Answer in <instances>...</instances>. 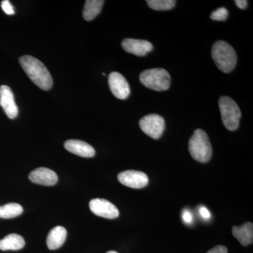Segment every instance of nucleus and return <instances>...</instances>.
<instances>
[{
  "label": "nucleus",
  "mask_w": 253,
  "mask_h": 253,
  "mask_svg": "<svg viewBox=\"0 0 253 253\" xmlns=\"http://www.w3.org/2000/svg\"><path fill=\"white\" fill-rule=\"evenodd\" d=\"M19 62L28 78L38 87L45 91L51 89L53 85L52 78L47 68L40 60L26 55L20 58Z\"/></svg>",
  "instance_id": "nucleus-1"
},
{
  "label": "nucleus",
  "mask_w": 253,
  "mask_h": 253,
  "mask_svg": "<svg viewBox=\"0 0 253 253\" xmlns=\"http://www.w3.org/2000/svg\"><path fill=\"white\" fill-rule=\"evenodd\" d=\"M212 59L221 72H231L236 67L237 56L235 50L224 41H217L212 47Z\"/></svg>",
  "instance_id": "nucleus-2"
},
{
  "label": "nucleus",
  "mask_w": 253,
  "mask_h": 253,
  "mask_svg": "<svg viewBox=\"0 0 253 253\" xmlns=\"http://www.w3.org/2000/svg\"><path fill=\"white\" fill-rule=\"evenodd\" d=\"M190 154L198 162L207 163L212 157V149L207 133L201 129H197L190 138L189 141Z\"/></svg>",
  "instance_id": "nucleus-3"
},
{
  "label": "nucleus",
  "mask_w": 253,
  "mask_h": 253,
  "mask_svg": "<svg viewBox=\"0 0 253 253\" xmlns=\"http://www.w3.org/2000/svg\"><path fill=\"white\" fill-rule=\"evenodd\" d=\"M139 79L145 86L155 91H166L170 86V76L163 68L146 70L141 73Z\"/></svg>",
  "instance_id": "nucleus-4"
},
{
  "label": "nucleus",
  "mask_w": 253,
  "mask_h": 253,
  "mask_svg": "<svg viewBox=\"0 0 253 253\" xmlns=\"http://www.w3.org/2000/svg\"><path fill=\"white\" fill-rule=\"evenodd\" d=\"M219 107L221 120L226 129L234 131L239 128L241 113L239 106L229 96H221Z\"/></svg>",
  "instance_id": "nucleus-5"
},
{
  "label": "nucleus",
  "mask_w": 253,
  "mask_h": 253,
  "mask_svg": "<svg viewBox=\"0 0 253 253\" xmlns=\"http://www.w3.org/2000/svg\"><path fill=\"white\" fill-rule=\"evenodd\" d=\"M139 126L146 135L158 139L161 138L166 128L164 118L158 114H150L141 118Z\"/></svg>",
  "instance_id": "nucleus-6"
},
{
  "label": "nucleus",
  "mask_w": 253,
  "mask_h": 253,
  "mask_svg": "<svg viewBox=\"0 0 253 253\" xmlns=\"http://www.w3.org/2000/svg\"><path fill=\"white\" fill-rule=\"evenodd\" d=\"M118 179L123 185L132 189H141L149 184V177L140 171H124L118 174Z\"/></svg>",
  "instance_id": "nucleus-7"
},
{
  "label": "nucleus",
  "mask_w": 253,
  "mask_h": 253,
  "mask_svg": "<svg viewBox=\"0 0 253 253\" xmlns=\"http://www.w3.org/2000/svg\"><path fill=\"white\" fill-rule=\"evenodd\" d=\"M91 212L99 217L115 219L119 216V211L116 206L107 200L95 199L89 202Z\"/></svg>",
  "instance_id": "nucleus-8"
},
{
  "label": "nucleus",
  "mask_w": 253,
  "mask_h": 253,
  "mask_svg": "<svg viewBox=\"0 0 253 253\" xmlns=\"http://www.w3.org/2000/svg\"><path fill=\"white\" fill-rule=\"evenodd\" d=\"M110 89L119 99H126L130 94V88L126 78L121 73L113 72L109 76Z\"/></svg>",
  "instance_id": "nucleus-9"
},
{
  "label": "nucleus",
  "mask_w": 253,
  "mask_h": 253,
  "mask_svg": "<svg viewBox=\"0 0 253 253\" xmlns=\"http://www.w3.org/2000/svg\"><path fill=\"white\" fill-rule=\"evenodd\" d=\"M0 106L4 109L5 113L10 119H14L17 116V105L15 102L12 91L8 86H0Z\"/></svg>",
  "instance_id": "nucleus-10"
},
{
  "label": "nucleus",
  "mask_w": 253,
  "mask_h": 253,
  "mask_svg": "<svg viewBox=\"0 0 253 253\" xmlns=\"http://www.w3.org/2000/svg\"><path fill=\"white\" fill-rule=\"evenodd\" d=\"M121 44L123 49L126 52L138 56H146L148 53L151 52L154 48L153 44L149 42L131 38L124 40Z\"/></svg>",
  "instance_id": "nucleus-11"
},
{
  "label": "nucleus",
  "mask_w": 253,
  "mask_h": 253,
  "mask_svg": "<svg viewBox=\"0 0 253 253\" xmlns=\"http://www.w3.org/2000/svg\"><path fill=\"white\" fill-rule=\"evenodd\" d=\"M29 179L35 184L44 186H53L58 181L56 172L49 168H39L32 171Z\"/></svg>",
  "instance_id": "nucleus-12"
},
{
  "label": "nucleus",
  "mask_w": 253,
  "mask_h": 253,
  "mask_svg": "<svg viewBox=\"0 0 253 253\" xmlns=\"http://www.w3.org/2000/svg\"><path fill=\"white\" fill-rule=\"evenodd\" d=\"M64 147L69 152L81 157L91 158L95 155V150L91 145L78 139L66 141Z\"/></svg>",
  "instance_id": "nucleus-13"
},
{
  "label": "nucleus",
  "mask_w": 253,
  "mask_h": 253,
  "mask_svg": "<svg viewBox=\"0 0 253 253\" xmlns=\"http://www.w3.org/2000/svg\"><path fill=\"white\" fill-rule=\"evenodd\" d=\"M233 236L244 246L253 244V224L252 222H246L240 226L232 228Z\"/></svg>",
  "instance_id": "nucleus-14"
},
{
  "label": "nucleus",
  "mask_w": 253,
  "mask_h": 253,
  "mask_svg": "<svg viewBox=\"0 0 253 253\" xmlns=\"http://www.w3.org/2000/svg\"><path fill=\"white\" fill-rule=\"evenodd\" d=\"M67 236V231L63 226H57L53 228L46 239V244L49 250H56L64 244Z\"/></svg>",
  "instance_id": "nucleus-15"
},
{
  "label": "nucleus",
  "mask_w": 253,
  "mask_h": 253,
  "mask_svg": "<svg viewBox=\"0 0 253 253\" xmlns=\"http://www.w3.org/2000/svg\"><path fill=\"white\" fill-rule=\"evenodd\" d=\"M26 242L22 236L11 234L0 240V250L1 251H18L22 249Z\"/></svg>",
  "instance_id": "nucleus-16"
},
{
  "label": "nucleus",
  "mask_w": 253,
  "mask_h": 253,
  "mask_svg": "<svg viewBox=\"0 0 253 253\" xmlns=\"http://www.w3.org/2000/svg\"><path fill=\"white\" fill-rule=\"evenodd\" d=\"M104 4L102 0H87L83 9V17L88 21L94 19L101 12Z\"/></svg>",
  "instance_id": "nucleus-17"
},
{
  "label": "nucleus",
  "mask_w": 253,
  "mask_h": 253,
  "mask_svg": "<svg viewBox=\"0 0 253 253\" xmlns=\"http://www.w3.org/2000/svg\"><path fill=\"white\" fill-rule=\"evenodd\" d=\"M23 211V207L21 205L11 203L5 206H0V218L9 219L18 217L22 214Z\"/></svg>",
  "instance_id": "nucleus-18"
},
{
  "label": "nucleus",
  "mask_w": 253,
  "mask_h": 253,
  "mask_svg": "<svg viewBox=\"0 0 253 253\" xmlns=\"http://www.w3.org/2000/svg\"><path fill=\"white\" fill-rule=\"evenodd\" d=\"M151 9L156 11H166L172 9L176 4L174 0H148L146 1Z\"/></svg>",
  "instance_id": "nucleus-19"
},
{
  "label": "nucleus",
  "mask_w": 253,
  "mask_h": 253,
  "mask_svg": "<svg viewBox=\"0 0 253 253\" xmlns=\"http://www.w3.org/2000/svg\"><path fill=\"white\" fill-rule=\"evenodd\" d=\"M229 11L224 7L219 8L212 11L211 15V19L214 21H224L227 19Z\"/></svg>",
  "instance_id": "nucleus-20"
},
{
  "label": "nucleus",
  "mask_w": 253,
  "mask_h": 253,
  "mask_svg": "<svg viewBox=\"0 0 253 253\" xmlns=\"http://www.w3.org/2000/svg\"><path fill=\"white\" fill-rule=\"evenodd\" d=\"M1 6L3 11L6 14L12 15L14 14V7H13L9 0H4V1H1Z\"/></svg>",
  "instance_id": "nucleus-21"
},
{
  "label": "nucleus",
  "mask_w": 253,
  "mask_h": 253,
  "mask_svg": "<svg viewBox=\"0 0 253 253\" xmlns=\"http://www.w3.org/2000/svg\"><path fill=\"white\" fill-rule=\"evenodd\" d=\"M182 219L186 224H191L193 221V214L189 211H184L182 213Z\"/></svg>",
  "instance_id": "nucleus-22"
},
{
  "label": "nucleus",
  "mask_w": 253,
  "mask_h": 253,
  "mask_svg": "<svg viewBox=\"0 0 253 253\" xmlns=\"http://www.w3.org/2000/svg\"><path fill=\"white\" fill-rule=\"evenodd\" d=\"M207 253H228V250L225 246H217L210 250Z\"/></svg>",
  "instance_id": "nucleus-23"
},
{
  "label": "nucleus",
  "mask_w": 253,
  "mask_h": 253,
  "mask_svg": "<svg viewBox=\"0 0 253 253\" xmlns=\"http://www.w3.org/2000/svg\"><path fill=\"white\" fill-rule=\"evenodd\" d=\"M199 212L201 217L205 219H210L211 217V212L208 211V208L204 207V206H201V207L199 208Z\"/></svg>",
  "instance_id": "nucleus-24"
},
{
  "label": "nucleus",
  "mask_w": 253,
  "mask_h": 253,
  "mask_svg": "<svg viewBox=\"0 0 253 253\" xmlns=\"http://www.w3.org/2000/svg\"><path fill=\"white\" fill-rule=\"evenodd\" d=\"M234 2L236 3V6L241 9H245L248 6V1L246 0H236Z\"/></svg>",
  "instance_id": "nucleus-25"
},
{
  "label": "nucleus",
  "mask_w": 253,
  "mask_h": 253,
  "mask_svg": "<svg viewBox=\"0 0 253 253\" xmlns=\"http://www.w3.org/2000/svg\"><path fill=\"white\" fill-rule=\"evenodd\" d=\"M106 253H118L116 252V251H109V252H107Z\"/></svg>",
  "instance_id": "nucleus-26"
}]
</instances>
